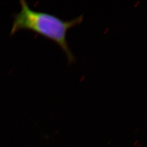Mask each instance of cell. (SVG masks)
Masks as SVG:
<instances>
[{
  "label": "cell",
  "instance_id": "obj_1",
  "mask_svg": "<svg viewBox=\"0 0 147 147\" xmlns=\"http://www.w3.org/2000/svg\"><path fill=\"white\" fill-rule=\"evenodd\" d=\"M20 3L21 9L14 16L11 35L21 30L34 32L58 44L65 53L69 63L75 62V56L69 47L67 34L69 30L82 22L84 16L64 21L57 16L32 9L25 1L21 0Z\"/></svg>",
  "mask_w": 147,
  "mask_h": 147
},
{
  "label": "cell",
  "instance_id": "obj_2",
  "mask_svg": "<svg viewBox=\"0 0 147 147\" xmlns=\"http://www.w3.org/2000/svg\"><path fill=\"white\" fill-rule=\"evenodd\" d=\"M138 141H136V143H135V145H136V144L137 143H138Z\"/></svg>",
  "mask_w": 147,
  "mask_h": 147
}]
</instances>
